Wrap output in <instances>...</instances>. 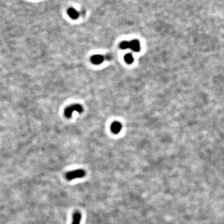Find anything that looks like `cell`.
Wrapping results in <instances>:
<instances>
[{"label":"cell","instance_id":"6da1fadb","mask_svg":"<svg viewBox=\"0 0 224 224\" xmlns=\"http://www.w3.org/2000/svg\"><path fill=\"white\" fill-rule=\"evenodd\" d=\"M86 175V172L84 170L77 169L71 171L65 175V178L67 180L72 181L75 179H80L84 177Z\"/></svg>","mask_w":224,"mask_h":224},{"label":"cell","instance_id":"7a4b0ae2","mask_svg":"<svg viewBox=\"0 0 224 224\" xmlns=\"http://www.w3.org/2000/svg\"><path fill=\"white\" fill-rule=\"evenodd\" d=\"M83 111V109L82 105L78 104L72 105L65 109L64 110V115L67 118H71L73 112H77L79 113H81Z\"/></svg>","mask_w":224,"mask_h":224},{"label":"cell","instance_id":"3957f363","mask_svg":"<svg viewBox=\"0 0 224 224\" xmlns=\"http://www.w3.org/2000/svg\"><path fill=\"white\" fill-rule=\"evenodd\" d=\"M121 124L118 121H115L111 125V130L113 133L117 134L121 131Z\"/></svg>","mask_w":224,"mask_h":224},{"label":"cell","instance_id":"277c9868","mask_svg":"<svg viewBox=\"0 0 224 224\" xmlns=\"http://www.w3.org/2000/svg\"><path fill=\"white\" fill-rule=\"evenodd\" d=\"M90 60L93 64H99L103 62L104 60V57L102 55H94L91 57Z\"/></svg>","mask_w":224,"mask_h":224},{"label":"cell","instance_id":"5b68a950","mask_svg":"<svg viewBox=\"0 0 224 224\" xmlns=\"http://www.w3.org/2000/svg\"><path fill=\"white\" fill-rule=\"evenodd\" d=\"M81 220H82V214L79 211L74 212V213L73 214L72 224H80Z\"/></svg>","mask_w":224,"mask_h":224},{"label":"cell","instance_id":"8992f818","mask_svg":"<svg viewBox=\"0 0 224 224\" xmlns=\"http://www.w3.org/2000/svg\"><path fill=\"white\" fill-rule=\"evenodd\" d=\"M68 14L72 19H76L79 17V13L73 8H69L68 10Z\"/></svg>","mask_w":224,"mask_h":224},{"label":"cell","instance_id":"52a82bcc","mask_svg":"<svg viewBox=\"0 0 224 224\" xmlns=\"http://www.w3.org/2000/svg\"><path fill=\"white\" fill-rule=\"evenodd\" d=\"M130 48L135 52L139 51L140 49L139 42L136 40H133L130 42Z\"/></svg>","mask_w":224,"mask_h":224},{"label":"cell","instance_id":"ba28073f","mask_svg":"<svg viewBox=\"0 0 224 224\" xmlns=\"http://www.w3.org/2000/svg\"><path fill=\"white\" fill-rule=\"evenodd\" d=\"M125 60L128 64H131L133 61V57L131 53H127L125 56Z\"/></svg>","mask_w":224,"mask_h":224},{"label":"cell","instance_id":"9c48e42d","mask_svg":"<svg viewBox=\"0 0 224 224\" xmlns=\"http://www.w3.org/2000/svg\"><path fill=\"white\" fill-rule=\"evenodd\" d=\"M120 48L123 49L129 48H130V42H127V41L123 42L120 44Z\"/></svg>","mask_w":224,"mask_h":224}]
</instances>
